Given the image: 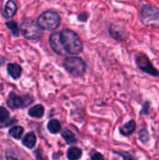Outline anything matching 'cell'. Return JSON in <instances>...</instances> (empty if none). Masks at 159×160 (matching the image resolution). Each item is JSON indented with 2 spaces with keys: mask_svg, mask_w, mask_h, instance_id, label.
I'll return each instance as SVG.
<instances>
[{
  "mask_svg": "<svg viewBox=\"0 0 159 160\" xmlns=\"http://www.w3.org/2000/svg\"><path fill=\"white\" fill-rule=\"evenodd\" d=\"M6 25L11 30L12 35L14 37H18L19 36V27H18V25H17V23L15 22H7L6 23Z\"/></svg>",
  "mask_w": 159,
  "mask_h": 160,
  "instance_id": "obj_19",
  "label": "cell"
},
{
  "mask_svg": "<svg viewBox=\"0 0 159 160\" xmlns=\"http://www.w3.org/2000/svg\"><path fill=\"white\" fill-rule=\"evenodd\" d=\"M63 66L69 74L76 77L82 76L86 70V63L82 58L76 56L67 57L63 62Z\"/></svg>",
  "mask_w": 159,
  "mask_h": 160,
  "instance_id": "obj_3",
  "label": "cell"
},
{
  "mask_svg": "<svg viewBox=\"0 0 159 160\" xmlns=\"http://www.w3.org/2000/svg\"><path fill=\"white\" fill-rule=\"evenodd\" d=\"M92 160H104V158H103V156H102L101 154L97 153V154H95V155L92 157Z\"/></svg>",
  "mask_w": 159,
  "mask_h": 160,
  "instance_id": "obj_25",
  "label": "cell"
},
{
  "mask_svg": "<svg viewBox=\"0 0 159 160\" xmlns=\"http://www.w3.org/2000/svg\"><path fill=\"white\" fill-rule=\"evenodd\" d=\"M0 160H2V158H1V157H0Z\"/></svg>",
  "mask_w": 159,
  "mask_h": 160,
  "instance_id": "obj_27",
  "label": "cell"
},
{
  "mask_svg": "<svg viewBox=\"0 0 159 160\" xmlns=\"http://www.w3.org/2000/svg\"><path fill=\"white\" fill-rule=\"evenodd\" d=\"M7 72L13 79H18L22 74V68L18 64L11 63L7 65Z\"/></svg>",
  "mask_w": 159,
  "mask_h": 160,
  "instance_id": "obj_11",
  "label": "cell"
},
{
  "mask_svg": "<svg viewBox=\"0 0 159 160\" xmlns=\"http://www.w3.org/2000/svg\"><path fill=\"white\" fill-rule=\"evenodd\" d=\"M48 129L51 133H58L61 130V125L60 122L56 119H52L48 123Z\"/></svg>",
  "mask_w": 159,
  "mask_h": 160,
  "instance_id": "obj_17",
  "label": "cell"
},
{
  "mask_svg": "<svg viewBox=\"0 0 159 160\" xmlns=\"http://www.w3.org/2000/svg\"><path fill=\"white\" fill-rule=\"evenodd\" d=\"M141 19L144 23H152L153 22L158 21L159 8L151 5L142 6L141 10Z\"/></svg>",
  "mask_w": 159,
  "mask_h": 160,
  "instance_id": "obj_6",
  "label": "cell"
},
{
  "mask_svg": "<svg viewBox=\"0 0 159 160\" xmlns=\"http://www.w3.org/2000/svg\"><path fill=\"white\" fill-rule=\"evenodd\" d=\"M16 10H17V6H16L15 2L13 0H8L4 8L3 13L6 18H10L15 14Z\"/></svg>",
  "mask_w": 159,
  "mask_h": 160,
  "instance_id": "obj_10",
  "label": "cell"
},
{
  "mask_svg": "<svg viewBox=\"0 0 159 160\" xmlns=\"http://www.w3.org/2000/svg\"><path fill=\"white\" fill-rule=\"evenodd\" d=\"M33 102V98L30 96L19 97L14 93H11L7 98V106L12 109H20L25 107Z\"/></svg>",
  "mask_w": 159,
  "mask_h": 160,
  "instance_id": "obj_7",
  "label": "cell"
},
{
  "mask_svg": "<svg viewBox=\"0 0 159 160\" xmlns=\"http://www.w3.org/2000/svg\"><path fill=\"white\" fill-rule=\"evenodd\" d=\"M63 45L67 53L77 55L82 51V41L79 35L70 29H64L60 32Z\"/></svg>",
  "mask_w": 159,
  "mask_h": 160,
  "instance_id": "obj_1",
  "label": "cell"
},
{
  "mask_svg": "<svg viewBox=\"0 0 159 160\" xmlns=\"http://www.w3.org/2000/svg\"><path fill=\"white\" fill-rule=\"evenodd\" d=\"M135 128H136V123L133 120H131V121H129L128 123H127L126 125H124L123 127L120 128V132L123 135L127 136V135H130L131 133H133Z\"/></svg>",
  "mask_w": 159,
  "mask_h": 160,
  "instance_id": "obj_12",
  "label": "cell"
},
{
  "mask_svg": "<svg viewBox=\"0 0 159 160\" xmlns=\"http://www.w3.org/2000/svg\"><path fill=\"white\" fill-rule=\"evenodd\" d=\"M37 160H45V159H43L42 158H39V157H38V158H37Z\"/></svg>",
  "mask_w": 159,
  "mask_h": 160,
  "instance_id": "obj_26",
  "label": "cell"
},
{
  "mask_svg": "<svg viewBox=\"0 0 159 160\" xmlns=\"http://www.w3.org/2000/svg\"><path fill=\"white\" fill-rule=\"evenodd\" d=\"M22 133H23V128L19 126L14 127L9 130V135L12 136L14 139H20L22 137Z\"/></svg>",
  "mask_w": 159,
  "mask_h": 160,
  "instance_id": "obj_18",
  "label": "cell"
},
{
  "mask_svg": "<svg viewBox=\"0 0 159 160\" xmlns=\"http://www.w3.org/2000/svg\"><path fill=\"white\" fill-rule=\"evenodd\" d=\"M7 160H22L18 156H16L15 153H11L10 151L7 152Z\"/></svg>",
  "mask_w": 159,
  "mask_h": 160,
  "instance_id": "obj_23",
  "label": "cell"
},
{
  "mask_svg": "<svg viewBox=\"0 0 159 160\" xmlns=\"http://www.w3.org/2000/svg\"><path fill=\"white\" fill-rule=\"evenodd\" d=\"M28 114L34 118H40L44 114V108L41 105H36L29 110Z\"/></svg>",
  "mask_w": 159,
  "mask_h": 160,
  "instance_id": "obj_13",
  "label": "cell"
},
{
  "mask_svg": "<svg viewBox=\"0 0 159 160\" xmlns=\"http://www.w3.org/2000/svg\"><path fill=\"white\" fill-rule=\"evenodd\" d=\"M140 139H141L142 142H147V141H148V139H149V134H148V132H147L146 129L141 130V132H140Z\"/></svg>",
  "mask_w": 159,
  "mask_h": 160,
  "instance_id": "obj_22",
  "label": "cell"
},
{
  "mask_svg": "<svg viewBox=\"0 0 159 160\" xmlns=\"http://www.w3.org/2000/svg\"><path fill=\"white\" fill-rule=\"evenodd\" d=\"M37 22L43 30H54L60 25L61 17L56 11L46 10L38 17Z\"/></svg>",
  "mask_w": 159,
  "mask_h": 160,
  "instance_id": "obj_2",
  "label": "cell"
},
{
  "mask_svg": "<svg viewBox=\"0 0 159 160\" xmlns=\"http://www.w3.org/2000/svg\"><path fill=\"white\" fill-rule=\"evenodd\" d=\"M110 34L112 37L119 41H124L127 38V31L126 29L118 24H112L110 27Z\"/></svg>",
  "mask_w": 159,
  "mask_h": 160,
  "instance_id": "obj_9",
  "label": "cell"
},
{
  "mask_svg": "<svg viewBox=\"0 0 159 160\" xmlns=\"http://www.w3.org/2000/svg\"><path fill=\"white\" fill-rule=\"evenodd\" d=\"M61 134H62V137L65 139L66 142L68 143V144H73V143H75L77 142L76 137L74 136V134L67 128H64L62 130Z\"/></svg>",
  "mask_w": 159,
  "mask_h": 160,
  "instance_id": "obj_15",
  "label": "cell"
},
{
  "mask_svg": "<svg viewBox=\"0 0 159 160\" xmlns=\"http://www.w3.org/2000/svg\"><path fill=\"white\" fill-rule=\"evenodd\" d=\"M49 42H50L52 50L55 53H57L59 55H66L67 53L66 49H65V47H64V45H63V42H62V39H61V36H60V32L52 33L50 36Z\"/></svg>",
  "mask_w": 159,
  "mask_h": 160,
  "instance_id": "obj_8",
  "label": "cell"
},
{
  "mask_svg": "<svg viewBox=\"0 0 159 160\" xmlns=\"http://www.w3.org/2000/svg\"><path fill=\"white\" fill-rule=\"evenodd\" d=\"M136 64L137 67L143 72L155 76V77H159V71L154 67L148 56L144 53H138L136 56Z\"/></svg>",
  "mask_w": 159,
  "mask_h": 160,
  "instance_id": "obj_5",
  "label": "cell"
},
{
  "mask_svg": "<svg viewBox=\"0 0 159 160\" xmlns=\"http://www.w3.org/2000/svg\"><path fill=\"white\" fill-rule=\"evenodd\" d=\"M36 142H37V140H36V135H35L34 133L30 132V133L26 134L25 137L23 138V140H22V144H23L24 146L28 147V148H33V147L35 146V144H36Z\"/></svg>",
  "mask_w": 159,
  "mask_h": 160,
  "instance_id": "obj_14",
  "label": "cell"
},
{
  "mask_svg": "<svg viewBox=\"0 0 159 160\" xmlns=\"http://www.w3.org/2000/svg\"><path fill=\"white\" fill-rule=\"evenodd\" d=\"M87 18H88V14L86 12L81 13L80 15H78V20L81 21V22H86L87 21Z\"/></svg>",
  "mask_w": 159,
  "mask_h": 160,
  "instance_id": "obj_24",
  "label": "cell"
},
{
  "mask_svg": "<svg viewBox=\"0 0 159 160\" xmlns=\"http://www.w3.org/2000/svg\"><path fill=\"white\" fill-rule=\"evenodd\" d=\"M115 154H117V155H119L120 157H122L124 160H137L134 156H132L130 153H127V152L120 151V152H115Z\"/></svg>",
  "mask_w": 159,
  "mask_h": 160,
  "instance_id": "obj_20",
  "label": "cell"
},
{
  "mask_svg": "<svg viewBox=\"0 0 159 160\" xmlns=\"http://www.w3.org/2000/svg\"><path fill=\"white\" fill-rule=\"evenodd\" d=\"M82 158V150L78 147H70L67 150V158L69 160H78Z\"/></svg>",
  "mask_w": 159,
  "mask_h": 160,
  "instance_id": "obj_16",
  "label": "cell"
},
{
  "mask_svg": "<svg viewBox=\"0 0 159 160\" xmlns=\"http://www.w3.org/2000/svg\"><path fill=\"white\" fill-rule=\"evenodd\" d=\"M8 115V112L5 108L0 107V122H5L6 120H7Z\"/></svg>",
  "mask_w": 159,
  "mask_h": 160,
  "instance_id": "obj_21",
  "label": "cell"
},
{
  "mask_svg": "<svg viewBox=\"0 0 159 160\" xmlns=\"http://www.w3.org/2000/svg\"><path fill=\"white\" fill-rule=\"evenodd\" d=\"M21 31L28 39H37L41 36V28L32 20H24L21 24Z\"/></svg>",
  "mask_w": 159,
  "mask_h": 160,
  "instance_id": "obj_4",
  "label": "cell"
}]
</instances>
